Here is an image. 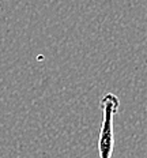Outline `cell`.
Instances as JSON below:
<instances>
[{"label":"cell","mask_w":147,"mask_h":158,"mask_svg":"<svg viewBox=\"0 0 147 158\" xmlns=\"http://www.w3.org/2000/svg\"><path fill=\"white\" fill-rule=\"evenodd\" d=\"M120 106L119 97L113 93H106L101 100L102 124L98 138V154L100 158H110L113 153V121L114 114Z\"/></svg>","instance_id":"cell-1"}]
</instances>
